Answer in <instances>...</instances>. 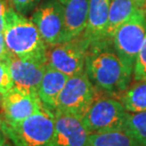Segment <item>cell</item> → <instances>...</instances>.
<instances>
[{
	"instance_id": "1",
	"label": "cell",
	"mask_w": 146,
	"mask_h": 146,
	"mask_svg": "<svg viewBox=\"0 0 146 146\" xmlns=\"http://www.w3.org/2000/svg\"><path fill=\"white\" fill-rule=\"evenodd\" d=\"M108 45L90 48L86 57V70L97 89L114 96H121L131 82V75Z\"/></svg>"
},
{
	"instance_id": "2",
	"label": "cell",
	"mask_w": 146,
	"mask_h": 146,
	"mask_svg": "<svg viewBox=\"0 0 146 146\" xmlns=\"http://www.w3.org/2000/svg\"><path fill=\"white\" fill-rule=\"evenodd\" d=\"M3 34L11 54L24 59L46 61L48 45L35 24L24 14L16 11L13 6L7 7Z\"/></svg>"
},
{
	"instance_id": "3",
	"label": "cell",
	"mask_w": 146,
	"mask_h": 146,
	"mask_svg": "<svg viewBox=\"0 0 146 146\" xmlns=\"http://www.w3.org/2000/svg\"><path fill=\"white\" fill-rule=\"evenodd\" d=\"M8 139L13 146H50L55 130V114L43 106L16 125H8L3 121Z\"/></svg>"
},
{
	"instance_id": "4",
	"label": "cell",
	"mask_w": 146,
	"mask_h": 146,
	"mask_svg": "<svg viewBox=\"0 0 146 146\" xmlns=\"http://www.w3.org/2000/svg\"><path fill=\"white\" fill-rule=\"evenodd\" d=\"M146 36V11L139 10L114 34L112 42L116 54L126 70L132 74L136 59Z\"/></svg>"
},
{
	"instance_id": "5",
	"label": "cell",
	"mask_w": 146,
	"mask_h": 146,
	"mask_svg": "<svg viewBox=\"0 0 146 146\" xmlns=\"http://www.w3.org/2000/svg\"><path fill=\"white\" fill-rule=\"evenodd\" d=\"M98 95L97 88L84 70L68 78L58 98L55 111L83 119Z\"/></svg>"
},
{
	"instance_id": "6",
	"label": "cell",
	"mask_w": 146,
	"mask_h": 146,
	"mask_svg": "<svg viewBox=\"0 0 146 146\" xmlns=\"http://www.w3.org/2000/svg\"><path fill=\"white\" fill-rule=\"evenodd\" d=\"M126 114L127 111L121 102L98 95L83 121L90 134L118 131L122 130Z\"/></svg>"
},
{
	"instance_id": "7",
	"label": "cell",
	"mask_w": 146,
	"mask_h": 146,
	"mask_svg": "<svg viewBox=\"0 0 146 146\" xmlns=\"http://www.w3.org/2000/svg\"><path fill=\"white\" fill-rule=\"evenodd\" d=\"M87 48L80 38L55 45H48L46 65L71 77L84 71Z\"/></svg>"
},
{
	"instance_id": "8",
	"label": "cell",
	"mask_w": 146,
	"mask_h": 146,
	"mask_svg": "<svg viewBox=\"0 0 146 146\" xmlns=\"http://www.w3.org/2000/svg\"><path fill=\"white\" fill-rule=\"evenodd\" d=\"M3 121L8 125H16L37 112L43 104L37 93L29 92L17 86L0 96Z\"/></svg>"
},
{
	"instance_id": "9",
	"label": "cell",
	"mask_w": 146,
	"mask_h": 146,
	"mask_svg": "<svg viewBox=\"0 0 146 146\" xmlns=\"http://www.w3.org/2000/svg\"><path fill=\"white\" fill-rule=\"evenodd\" d=\"M46 45L65 42V18L58 0H48L36 9L31 17Z\"/></svg>"
},
{
	"instance_id": "10",
	"label": "cell",
	"mask_w": 146,
	"mask_h": 146,
	"mask_svg": "<svg viewBox=\"0 0 146 146\" xmlns=\"http://www.w3.org/2000/svg\"><path fill=\"white\" fill-rule=\"evenodd\" d=\"M10 68L14 86L37 93L48 65L46 61L19 58L9 52L5 61Z\"/></svg>"
},
{
	"instance_id": "11",
	"label": "cell",
	"mask_w": 146,
	"mask_h": 146,
	"mask_svg": "<svg viewBox=\"0 0 146 146\" xmlns=\"http://www.w3.org/2000/svg\"><path fill=\"white\" fill-rule=\"evenodd\" d=\"M55 130L50 146H86L90 132L83 119L55 111Z\"/></svg>"
},
{
	"instance_id": "12",
	"label": "cell",
	"mask_w": 146,
	"mask_h": 146,
	"mask_svg": "<svg viewBox=\"0 0 146 146\" xmlns=\"http://www.w3.org/2000/svg\"><path fill=\"white\" fill-rule=\"evenodd\" d=\"M110 3L111 0H89L86 28L79 37L87 49L104 44L108 24Z\"/></svg>"
},
{
	"instance_id": "13",
	"label": "cell",
	"mask_w": 146,
	"mask_h": 146,
	"mask_svg": "<svg viewBox=\"0 0 146 146\" xmlns=\"http://www.w3.org/2000/svg\"><path fill=\"white\" fill-rule=\"evenodd\" d=\"M65 18V42L80 37L87 24L89 0H58Z\"/></svg>"
},
{
	"instance_id": "14",
	"label": "cell",
	"mask_w": 146,
	"mask_h": 146,
	"mask_svg": "<svg viewBox=\"0 0 146 146\" xmlns=\"http://www.w3.org/2000/svg\"><path fill=\"white\" fill-rule=\"evenodd\" d=\"M139 10L146 11V0H111L108 24L103 45H109L117 30Z\"/></svg>"
},
{
	"instance_id": "15",
	"label": "cell",
	"mask_w": 146,
	"mask_h": 146,
	"mask_svg": "<svg viewBox=\"0 0 146 146\" xmlns=\"http://www.w3.org/2000/svg\"><path fill=\"white\" fill-rule=\"evenodd\" d=\"M68 76L56 69L46 68L38 89V97L43 106L55 112L58 98L65 87Z\"/></svg>"
},
{
	"instance_id": "16",
	"label": "cell",
	"mask_w": 146,
	"mask_h": 146,
	"mask_svg": "<svg viewBox=\"0 0 146 146\" xmlns=\"http://www.w3.org/2000/svg\"><path fill=\"white\" fill-rule=\"evenodd\" d=\"M86 146H141L122 130L91 133Z\"/></svg>"
},
{
	"instance_id": "17",
	"label": "cell",
	"mask_w": 146,
	"mask_h": 146,
	"mask_svg": "<svg viewBox=\"0 0 146 146\" xmlns=\"http://www.w3.org/2000/svg\"><path fill=\"white\" fill-rule=\"evenodd\" d=\"M122 106L127 112L146 111V81H139L121 96Z\"/></svg>"
},
{
	"instance_id": "18",
	"label": "cell",
	"mask_w": 146,
	"mask_h": 146,
	"mask_svg": "<svg viewBox=\"0 0 146 146\" xmlns=\"http://www.w3.org/2000/svg\"><path fill=\"white\" fill-rule=\"evenodd\" d=\"M122 131L135 139L139 145L146 146V111L127 112Z\"/></svg>"
},
{
	"instance_id": "19",
	"label": "cell",
	"mask_w": 146,
	"mask_h": 146,
	"mask_svg": "<svg viewBox=\"0 0 146 146\" xmlns=\"http://www.w3.org/2000/svg\"><path fill=\"white\" fill-rule=\"evenodd\" d=\"M134 78L136 81H146V36L139 50L134 66Z\"/></svg>"
},
{
	"instance_id": "20",
	"label": "cell",
	"mask_w": 146,
	"mask_h": 146,
	"mask_svg": "<svg viewBox=\"0 0 146 146\" xmlns=\"http://www.w3.org/2000/svg\"><path fill=\"white\" fill-rule=\"evenodd\" d=\"M13 86L14 83L8 64L5 61H0V96L4 95Z\"/></svg>"
},
{
	"instance_id": "21",
	"label": "cell",
	"mask_w": 146,
	"mask_h": 146,
	"mask_svg": "<svg viewBox=\"0 0 146 146\" xmlns=\"http://www.w3.org/2000/svg\"><path fill=\"white\" fill-rule=\"evenodd\" d=\"M39 1L40 0H11V3L16 11L26 14L33 10Z\"/></svg>"
},
{
	"instance_id": "22",
	"label": "cell",
	"mask_w": 146,
	"mask_h": 146,
	"mask_svg": "<svg viewBox=\"0 0 146 146\" xmlns=\"http://www.w3.org/2000/svg\"><path fill=\"white\" fill-rule=\"evenodd\" d=\"M7 7L5 0H0V33H3L5 27V16Z\"/></svg>"
},
{
	"instance_id": "23",
	"label": "cell",
	"mask_w": 146,
	"mask_h": 146,
	"mask_svg": "<svg viewBox=\"0 0 146 146\" xmlns=\"http://www.w3.org/2000/svg\"><path fill=\"white\" fill-rule=\"evenodd\" d=\"M9 51L5 44L4 34L0 33V61H6L8 58Z\"/></svg>"
},
{
	"instance_id": "24",
	"label": "cell",
	"mask_w": 146,
	"mask_h": 146,
	"mask_svg": "<svg viewBox=\"0 0 146 146\" xmlns=\"http://www.w3.org/2000/svg\"><path fill=\"white\" fill-rule=\"evenodd\" d=\"M7 135L4 130V124H3V119L0 118V146H4L7 143Z\"/></svg>"
},
{
	"instance_id": "25",
	"label": "cell",
	"mask_w": 146,
	"mask_h": 146,
	"mask_svg": "<svg viewBox=\"0 0 146 146\" xmlns=\"http://www.w3.org/2000/svg\"><path fill=\"white\" fill-rule=\"evenodd\" d=\"M4 146H13V144H11V142H7V143H6V144H5Z\"/></svg>"
},
{
	"instance_id": "26",
	"label": "cell",
	"mask_w": 146,
	"mask_h": 146,
	"mask_svg": "<svg viewBox=\"0 0 146 146\" xmlns=\"http://www.w3.org/2000/svg\"><path fill=\"white\" fill-rule=\"evenodd\" d=\"M10 1H11V0H10Z\"/></svg>"
}]
</instances>
